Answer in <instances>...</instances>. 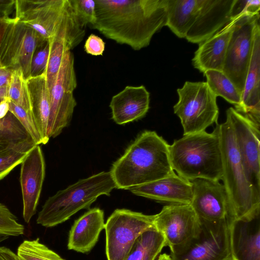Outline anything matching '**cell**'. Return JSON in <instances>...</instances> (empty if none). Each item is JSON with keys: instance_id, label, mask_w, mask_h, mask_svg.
<instances>
[{"instance_id": "9", "label": "cell", "mask_w": 260, "mask_h": 260, "mask_svg": "<svg viewBox=\"0 0 260 260\" xmlns=\"http://www.w3.org/2000/svg\"><path fill=\"white\" fill-rule=\"evenodd\" d=\"M259 14H241L229 43L222 69L242 96L253 45L254 28Z\"/></svg>"}, {"instance_id": "45", "label": "cell", "mask_w": 260, "mask_h": 260, "mask_svg": "<svg viewBox=\"0 0 260 260\" xmlns=\"http://www.w3.org/2000/svg\"><path fill=\"white\" fill-rule=\"evenodd\" d=\"M157 260H172L170 255L166 253L160 254Z\"/></svg>"}, {"instance_id": "8", "label": "cell", "mask_w": 260, "mask_h": 260, "mask_svg": "<svg viewBox=\"0 0 260 260\" xmlns=\"http://www.w3.org/2000/svg\"><path fill=\"white\" fill-rule=\"evenodd\" d=\"M154 219L155 215L126 209L115 210L105 225L107 260H125L136 239L155 228Z\"/></svg>"}, {"instance_id": "30", "label": "cell", "mask_w": 260, "mask_h": 260, "mask_svg": "<svg viewBox=\"0 0 260 260\" xmlns=\"http://www.w3.org/2000/svg\"><path fill=\"white\" fill-rule=\"evenodd\" d=\"M7 98L11 102L31 113V101L27 80L20 69H16L12 72L8 85Z\"/></svg>"}, {"instance_id": "10", "label": "cell", "mask_w": 260, "mask_h": 260, "mask_svg": "<svg viewBox=\"0 0 260 260\" xmlns=\"http://www.w3.org/2000/svg\"><path fill=\"white\" fill-rule=\"evenodd\" d=\"M77 85L74 58L71 51L62 59L54 84L50 90L48 136L55 138L70 123L77 105L73 91Z\"/></svg>"}, {"instance_id": "39", "label": "cell", "mask_w": 260, "mask_h": 260, "mask_svg": "<svg viewBox=\"0 0 260 260\" xmlns=\"http://www.w3.org/2000/svg\"><path fill=\"white\" fill-rule=\"evenodd\" d=\"M14 0H0V19L10 18L14 10Z\"/></svg>"}, {"instance_id": "42", "label": "cell", "mask_w": 260, "mask_h": 260, "mask_svg": "<svg viewBox=\"0 0 260 260\" xmlns=\"http://www.w3.org/2000/svg\"><path fill=\"white\" fill-rule=\"evenodd\" d=\"M13 20L14 18L11 17L7 19H0V46L8 26Z\"/></svg>"}, {"instance_id": "40", "label": "cell", "mask_w": 260, "mask_h": 260, "mask_svg": "<svg viewBox=\"0 0 260 260\" xmlns=\"http://www.w3.org/2000/svg\"><path fill=\"white\" fill-rule=\"evenodd\" d=\"M13 71L6 67H0V86L8 85Z\"/></svg>"}, {"instance_id": "44", "label": "cell", "mask_w": 260, "mask_h": 260, "mask_svg": "<svg viewBox=\"0 0 260 260\" xmlns=\"http://www.w3.org/2000/svg\"><path fill=\"white\" fill-rule=\"evenodd\" d=\"M8 86H0V99L4 100L7 98Z\"/></svg>"}, {"instance_id": "20", "label": "cell", "mask_w": 260, "mask_h": 260, "mask_svg": "<svg viewBox=\"0 0 260 260\" xmlns=\"http://www.w3.org/2000/svg\"><path fill=\"white\" fill-rule=\"evenodd\" d=\"M235 109L260 127V27L254 28L253 45L240 105Z\"/></svg>"}, {"instance_id": "37", "label": "cell", "mask_w": 260, "mask_h": 260, "mask_svg": "<svg viewBox=\"0 0 260 260\" xmlns=\"http://www.w3.org/2000/svg\"><path fill=\"white\" fill-rule=\"evenodd\" d=\"M259 0H235L232 10V17L243 13L249 14H259Z\"/></svg>"}, {"instance_id": "25", "label": "cell", "mask_w": 260, "mask_h": 260, "mask_svg": "<svg viewBox=\"0 0 260 260\" xmlns=\"http://www.w3.org/2000/svg\"><path fill=\"white\" fill-rule=\"evenodd\" d=\"M29 89L31 113L40 136L42 144L49 140L48 123L50 115V91L45 73L27 79Z\"/></svg>"}, {"instance_id": "16", "label": "cell", "mask_w": 260, "mask_h": 260, "mask_svg": "<svg viewBox=\"0 0 260 260\" xmlns=\"http://www.w3.org/2000/svg\"><path fill=\"white\" fill-rule=\"evenodd\" d=\"M191 182L193 193L190 204L199 218L210 221L228 217L233 220L227 193L219 181L197 179Z\"/></svg>"}, {"instance_id": "7", "label": "cell", "mask_w": 260, "mask_h": 260, "mask_svg": "<svg viewBox=\"0 0 260 260\" xmlns=\"http://www.w3.org/2000/svg\"><path fill=\"white\" fill-rule=\"evenodd\" d=\"M200 220L198 234L182 246L171 251L172 260H233L231 224L228 217L218 221Z\"/></svg>"}, {"instance_id": "38", "label": "cell", "mask_w": 260, "mask_h": 260, "mask_svg": "<svg viewBox=\"0 0 260 260\" xmlns=\"http://www.w3.org/2000/svg\"><path fill=\"white\" fill-rule=\"evenodd\" d=\"M84 48L87 54L93 56L102 55L105 51V43L100 37L91 34L86 40Z\"/></svg>"}, {"instance_id": "33", "label": "cell", "mask_w": 260, "mask_h": 260, "mask_svg": "<svg viewBox=\"0 0 260 260\" xmlns=\"http://www.w3.org/2000/svg\"><path fill=\"white\" fill-rule=\"evenodd\" d=\"M74 17L79 25L84 28L87 25H92L95 20V1L69 0Z\"/></svg>"}, {"instance_id": "19", "label": "cell", "mask_w": 260, "mask_h": 260, "mask_svg": "<svg viewBox=\"0 0 260 260\" xmlns=\"http://www.w3.org/2000/svg\"><path fill=\"white\" fill-rule=\"evenodd\" d=\"M129 190L135 195L170 204H190L193 193L192 182L175 172Z\"/></svg>"}, {"instance_id": "2", "label": "cell", "mask_w": 260, "mask_h": 260, "mask_svg": "<svg viewBox=\"0 0 260 260\" xmlns=\"http://www.w3.org/2000/svg\"><path fill=\"white\" fill-rule=\"evenodd\" d=\"M170 145L155 131L146 130L127 147L110 171L116 188H130L163 178L175 172Z\"/></svg>"}, {"instance_id": "23", "label": "cell", "mask_w": 260, "mask_h": 260, "mask_svg": "<svg viewBox=\"0 0 260 260\" xmlns=\"http://www.w3.org/2000/svg\"><path fill=\"white\" fill-rule=\"evenodd\" d=\"M104 211L99 208L89 209L76 220L69 235L68 248L78 252L90 251L105 229Z\"/></svg>"}, {"instance_id": "5", "label": "cell", "mask_w": 260, "mask_h": 260, "mask_svg": "<svg viewBox=\"0 0 260 260\" xmlns=\"http://www.w3.org/2000/svg\"><path fill=\"white\" fill-rule=\"evenodd\" d=\"M115 188L110 171L80 179L49 197L38 214L37 223L46 228L56 226L79 211L88 209L98 197L110 196Z\"/></svg>"}, {"instance_id": "1", "label": "cell", "mask_w": 260, "mask_h": 260, "mask_svg": "<svg viewBox=\"0 0 260 260\" xmlns=\"http://www.w3.org/2000/svg\"><path fill=\"white\" fill-rule=\"evenodd\" d=\"M92 27L107 38L139 50L166 26V0H95Z\"/></svg>"}, {"instance_id": "32", "label": "cell", "mask_w": 260, "mask_h": 260, "mask_svg": "<svg viewBox=\"0 0 260 260\" xmlns=\"http://www.w3.org/2000/svg\"><path fill=\"white\" fill-rule=\"evenodd\" d=\"M36 145H37L36 143L32 142L0 151V180L21 164Z\"/></svg>"}, {"instance_id": "12", "label": "cell", "mask_w": 260, "mask_h": 260, "mask_svg": "<svg viewBox=\"0 0 260 260\" xmlns=\"http://www.w3.org/2000/svg\"><path fill=\"white\" fill-rule=\"evenodd\" d=\"M226 115L233 129L246 177L260 197L259 127L234 108H229Z\"/></svg>"}, {"instance_id": "6", "label": "cell", "mask_w": 260, "mask_h": 260, "mask_svg": "<svg viewBox=\"0 0 260 260\" xmlns=\"http://www.w3.org/2000/svg\"><path fill=\"white\" fill-rule=\"evenodd\" d=\"M177 93L179 100L174 106V112L180 119L183 135L205 131L217 123V96L206 82L186 81L177 89Z\"/></svg>"}, {"instance_id": "43", "label": "cell", "mask_w": 260, "mask_h": 260, "mask_svg": "<svg viewBox=\"0 0 260 260\" xmlns=\"http://www.w3.org/2000/svg\"><path fill=\"white\" fill-rule=\"evenodd\" d=\"M9 110V99L7 98L2 100L0 103V119L4 117Z\"/></svg>"}, {"instance_id": "13", "label": "cell", "mask_w": 260, "mask_h": 260, "mask_svg": "<svg viewBox=\"0 0 260 260\" xmlns=\"http://www.w3.org/2000/svg\"><path fill=\"white\" fill-rule=\"evenodd\" d=\"M154 227L173 251L198 234L200 220L190 204H169L155 215Z\"/></svg>"}, {"instance_id": "26", "label": "cell", "mask_w": 260, "mask_h": 260, "mask_svg": "<svg viewBox=\"0 0 260 260\" xmlns=\"http://www.w3.org/2000/svg\"><path fill=\"white\" fill-rule=\"evenodd\" d=\"M204 0H166V22L178 37L184 38L197 20Z\"/></svg>"}, {"instance_id": "34", "label": "cell", "mask_w": 260, "mask_h": 260, "mask_svg": "<svg viewBox=\"0 0 260 260\" xmlns=\"http://www.w3.org/2000/svg\"><path fill=\"white\" fill-rule=\"evenodd\" d=\"M24 232V226L4 204L0 203V235L19 236Z\"/></svg>"}, {"instance_id": "35", "label": "cell", "mask_w": 260, "mask_h": 260, "mask_svg": "<svg viewBox=\"0 0 260 260\" xmlns=\"http://www.w3.org/2000/svg\"><path fill=\"white\" fill-rule=\"evenodd\" d=\"M17 118L37 145L42 144V140L31 113L9 100V110Z\"/></svg>"}, {"instance_id": "41", "label": "cell", "mask_w": 260, "mask_h": 260, "mask_svg": "<svg viewBox=\"0 0 260 260\" xmlns=\"http://www.w3.org/2000/svg\"><path fill=\"white\" fill-rule=\"evenodd\" d=\"M0 260H20L18 255L9 248L0 247Z\"/></svg>"}, {"instance_id": "31", "label": "cell", "mask_w": 260, "mask_h": 260, "mask_svg": "<svg viewBox=\"0 0 260 260\" xmlns=\"http://www.w3.org/2000/svg\"><path fill=\"white\" fill-rule=\"evenodd\" d=\"M20 260H65L39 241V238L23 241L17 249Z\"/></svg>"}, {"instance_id": "3", "label": "cell", "mask_w": 260, "mask_h": 260, "mask_svg": "<svg viewBox=\"0 0 260 260\" xmlns=\"http://www.w3.org/2000/svg\"><path fill=\"white\" fill-rule=\"evenodd\" d=\"M174 171L191 181L197 179L219 181L222 177L220 142L217 128L183 135L169 146Z\"/></svg>"}, {"instance_id": "47", "label": "cell", "mask_w": 260, "mask_h": 260, "mask_svg": "<svg viewBox=\"0 0 260 260\" xmlns=\"http://www.w3.org/2000/svg\"><path fill=\"white\" fill-rule=\"evenodd\" d=\"M2 100L0 99V103H1V101H2Z\"/></svg>"}, {"instance_id": "21", "label": "cell", "mask_w": 260, "mask_h": 260, "mask_svg": "<svg viewBox=\"0 0 260 260\" xmlns=\"http://www.w3.org/2000/svg\"><path fill=\"white\" fill-rule=\"evenodd\" d=\"M149 103L150 93L144 86H127L111 99L112 118L119 125L140 119L148 111Z\"/></svg>"}, {"instance_id": "17", "label": "cell", "mask_w": 260, "mask_h": 260, "mask_svg": "<svg viewBox=\"0 0 260 260\" xmlns=\"http://www.w3.org/2000/svg\"><path fill=\"white\" fill-rule=\"evenodd\" d=\"M20 182L23 199V217L29 223L35 214L45 175L42 149L36 145L21 164Z\"/></svg>"}, {"instance_id": "36", "label": "cell", "mask_w": 260, "mask_h": 260, "mask_svg": "<svg viewBox=\"0 0 260 260\" xmlns=\"http://www.w3.org/2000/svg\"><path fill=\"white\" fill-rule=\"evenodd\" d=\"M50 53L48 41L38 48L34 54L30 68V77H36L45 73Z\"/></svg>"}, {"instance_id": "14", "label": "cell", "mask_w": 260, "mask_h": 260, "mask_svg": "<svg viewBox=\"0 0 260 260\" xmlns=\"http://www.w3.org/2000/svg\"><path fill=\"white\" fill-rule=\"evenodd\" d=\"M67 3V0H16L14 18L48 41L58 27Z\"/></svg>"}, {"instance_id": "11", "label": "cell", "mask_w": 260, "mask_h": 260, "mask_svg": "<svg viewBox=\"0 0 260 260\" xmlns=\"http://www.w3.org/2000/svg\"><path fill=\"white\" fill-rule=\"evenodd\" d=\"M46 42L35 30L17 22L14 18L0 46L1 67L11 70L20 69L28 79L34 54Z\"/></svg>"}, {"instance_id": "29", "label": "cell", "mask_w": 260, "mask_h": 260, "mask_svg": "<svg viewBox=\"0 0 260 260\" xmlns=\"http://www.w3.org/2000/svg\"><path fill=\"white\" fill-rule=\"evenodd\" d=\"M209 87L217 97L221 96L226 101L238 107L241 102V95L222 71L210 70L204 73Z\"/></svg>"}, {"instance_id": "22", "label": "cell", "mask_w": 260, "mask_h": 260, "mask_svg": "<svg viewBox=\"0 0 260 260\" xmlns=\"http://www.w3.org/2000/svg\"><path fill=\"white\" fill-rule=\"evenodd\" d=\"M240 14L233 18L212 37L199 44L192 59L195 68L203 73L210 70L222 71L230 39Z\"/></svg>"}, {"instance_id": "46", "label": "cell", "mask_w": 260, "mask_h": 260, "mask_svg": "<svg viewBox=\"0 0 260 260\" xmlns=\"http://www.w3.org/2000/svg\"><path fill=\"white\" fill-rule=\"evenodd\" d=\"M9 238L8 236L4 235H0V243Z\"/></svg>"}, {"instance_id": "27", "label": "cell", "mask_w": 260, "mask_h": 260, "mask_svg": "<svg viewBox=\"0 0 260 260\" xmlns=\"http://www.w3.org/2000/svg\"><path fill=\"white\" fill-rule=\"evenodd\" d=\"M165 246L164 237L153 228L136 239L125 260H155Z\"/></svg>"}, {"instance_id": "4", "label": "cell", "mask_w": 260, "mask_h": 260, "mask_svg": "<svg viewBox=\"0 0 260 260\" xmlns=\"http://www.w3.org/2000/svg\"><path fill=\"white\" fill-rule=\"evenodd\" d=\"M222 164L223 186L234 220H250L259 215L260 197L249 183L236 144L232 126L226 118L217 123Z\"/></svg>"}, {"instance_id": "15", "label": "cell", "mask_w": 260, "mask_h": 260, "mask_svg": "<svg viewBox=\"0 0 260 260\" xmlns=\"http://www.w3.org/2000/svg\"><path fill=\"white\" fill-rule=\"evenodd\" d=\"M85 33L84 28L77 23L68 0L58 27L48 41L50 53L45 75L49 90L54 84L65 54L81 43Z\"/></svg>"}, {"instance_id": "18", "label": "cell", "mask_w": 260, "mask_h": 260, "mask_svg": "<svg viewBox=\"0 0 260 260\" xmlns=\"http://www.w3.org/2000/svg\"><path fill=\"white\" fill-rule=\"evenodd\" d=\"M235 0H204L199 16L186 35V40L200 44L222 28L233 18Z\"/></svg>"}, {"instance_id": "24", "label": "cell", "mask_w": 260, "mask_h": 260, "mask_svg": "<svg viewBox=\"0 0 260 260\" xmlns=\"http://www.w3.org/2000/svg\"><path fill=\"white\" fill-rule=\"evenodd\" d=\"M259 216L250 220H233L231 244L233 260H260Z\"/></svg>"}, {"instance_id": "28", "label": "cell", "mask_w": 260, "mask_h": 260, "mask_svg": "<svg viewBox=\"0 0 260 260\" xmlns=\"http://www.w3.org/2000/svg\"><path fill=\"white\" fill-rule=\"evenodd\" d=\"M34 142L25 128L10 111L0 119V151Z\"/></svg>"}]
</instances>
